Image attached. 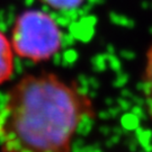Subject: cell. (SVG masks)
I'll list each match as a JSON object with an SVG mask.
<instances>
[{"instance_id":"1","label":"cell","mask_w":152,"mask_h":152,"mask_svg":"<svg viewBox=\"0 0 152 152\" xmlns=\"http://www.w3.org/2000/svg\"><path fill=\"white\" fill-rule=\"evenodd\" d=\"M94 114L77 85L52 72L25 75L0 105V150L71 152L80 125Z\"/></svg>"},{"instance_id":"2","label":"cell","mask_w":152,"mask_h":152,"mask_svg":"<svg viewBox=\"0 0 152 152\" xmlns=\"http://www.w3.org/2000/svg\"><path fill=\"white\" fill-rule=\"evenodd\" d=\"M15 55L32 62L52 59L61 49L62 32L53 17L39 9L20 12L11 28Z\"/></svg>"},{"instance_id":"3","label":"cell","mask_w":152,"mask_h":152,"mask_svg":"<svg viewBox=\"0 0 152 152\" xmlns=\"http://www.w3.org/2000/svg\"><path fill=\"white\" fill-rule=\"evenodd\" d=\"M15 72V52L10 38L0 31V86L10 80Z\"/></svg>"},{"instance_id":"4","label":"cell","mask_w":152,"mask_h":152,"mask_svg":"<svg viewBox=\"0 0 152 152\" xmlns=\"http://www.w3.org/2000/svg\"><path fill=\"white\" fill-rule=\"evenodd\" d=\"M142 88L147 114L152 121V42L145 55V64L142 76Z\"/></svg>"},{"instance_id":"5","label":"cell","mask_w":152,"mask_h":152,"mask_svg":"<svg viewBox=\"0 0 152 152\" xmlns=\"http://www.w3.org/2000/svg\"><path fill=\"white\" fill-rule=\"evenodd\" d=\"M44 5L49 6L54 10H73L79 8L85 0H41Z\"/></svg>"}]
</instances>
